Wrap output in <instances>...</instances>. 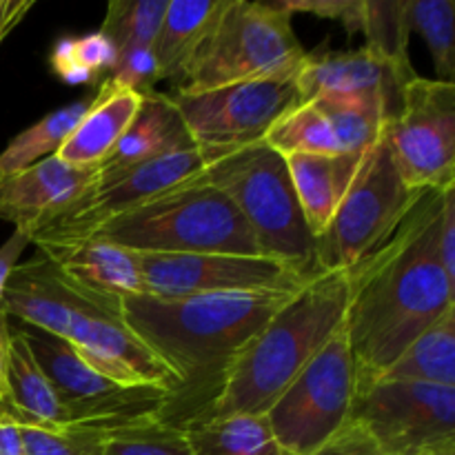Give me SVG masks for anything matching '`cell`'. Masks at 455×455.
Instances as JSON below:
<instances>
[{
    "label": "cell",
    "mask_w": 455,
    "mask_h": 455,
    "mask_svg": "<svg viewBox=\"0 0 455 455\" xmlns=\"http://www.w3.org/2000/svg\"><path fill=\"white\" fill-rule=\"evenodd\" d=\"M404 455H455V440L429 444V447H420V449H416V451H409Z\"/></svg>",
    "instance_id": "obj_43"
},
{
    "label": "cell",
    "mask_w": 455,
    "mask_h": 455,
    "mask_svg": "<svg viewBox=\"0 0 455 455\" xmlns=\"http://www.w3.org/2000/svg\"><path fill=\"white\" fill-rule=\"evenodd\" d=\"M196 147L173 105L172 96L149 92L142 96V105L127 132L109 156L98 164V173H114L132 169L136 164L167 156L172 151Z\"/></svg>",
    "instance_id": "obj_20"
},
{
    "label": "cell",
    "mask_w": 455,
    "mask_h": 455,
    "mask_svg": "<svg viewBox=\"0 0 455 455\" xmlns=\"http://www.w3.org/2000/svg\"><path fill=\"white\" fill-rule=\"evenodd\" d=\"M418 74L400 71L385 58L376 56L367 47L349 53H309L296 74L298 93L302 102L323 93H355L376 96L387 102L391 118L398 114L404 84Z\"/></svg>",
    "instance_id": "obj_17"
},
{
    "label": "cell",
    "mask_w": 455,
    "mask_h": 455,
    "mask_svg": "<svg viewBox=\"0 0 455 455\" xmlns=\"http://www.w3.org/2000/svg\"><path fill=\"white\" fill-rule=\"evenodd\" d=\"M74 58L84 71L92 74L93 84H100L114 69L118 53L102 31H93L83 38H74Z\"/></svg>",
    "instance_id": "obj_35"
},
{
    "label": "cell",
    "mask_w": 455,
    "mask_h": 455,
    "mask_svg": "<svg viewBox=\"0 0 455 455\" xmlns=\"http://www.w3.org/2000/svg\"><path fill=\"white\" fill-rule=\"evenodd\" d=\"M314 455H380V451L363 427L349 422L347 429H342L331 443L324 444Z\"/></svg>",
    "instance_id": "obj_37"
},
{
    "label": "cell",
    "mask_w": 455,
    "mask_h": 455,
    "mask_svg": "<svg viewBox=\"0 0 455 455\" xmlns=\"http://www.w3.org/2000/svg\"><path fill=\"white\" fill-rule=\"evenodd\" d=\"M98 87L100 89L96 98H92L89 109L56 154V158L71 167L98 169L118 145L142 105V93L120 87L111 80H102Z\"/></svg>",
    "instance_id": "obj_19"
},
{
    "label": "cell",
    "mask_w": 455,
    "mask_h": 455,
    "mask_svg": "<svg viewBox=\"0 0 455 455\" xmlns=\"http://www.w3.org/2000/svg\"><path fill=\"white\" fill-rule=\"evenodd\" d=\"M296 74L249 80L203 93H173L172 100L204 160L265 140L267 132L302 105ZM207 164V163H204Z\"/></svg>",
    "instance_id": "obj_9"
},
{
    "label": "cell",
    "mask_w": 455,
    "mask_h": 455,
    "mask_svg": "<svg viewBox=\"0 0 455 455\" xmlns=\"http://www.w3.org/2000/svg\"><path fill=\"white\" fill-rule=\"evenodd\" d=\"M309 53L278 3L225 0L176 93H203L300 69Z\"/></svg>",
    "instance_id": "obj_6"
},
{
    "label": "cell",
    "mask_w": 455,
    "mask_h": 455,
    "mask_svg": "<svg viewBox=\"0 0 455 455\" xmlns=\"http://www.w3.org/2000/svg\"><path fill=\"white\" fill-rule=\"evenodd\" d=\"M0 455H25L20 422L9 411L7 403H0Z\"/></svg>",
    "instance_id": "obj_40"
},
{
    "label": "cell",
    "mask_w": 455,
    "mask_h": 455,
    "mask_svg": "<svg viewBox=\"0 0 455 455\" xmlns=\"http://www.w3.org/2000/svg\"><path fill=\"white\" fill-rule=\"evenodd\" d=\"M438 258L444 274L455 283V187L443 191V212H440Z\"/></svg>",
    "instance_id": "obj_36"
},
{
    "label": "cell",
    "mask_w": 455,
    "mask_h": 455,
    "mask_svg": "<svg viewBox=\"0 0 455 455\" xmlns=\"http://www.w3.org/2000/svg\"><path fill=\"white\" fill-rule=\"evenodd\" d=\"M355 395V363L342 324L275 400L267 420L284 451L314 455L349 427Z\"/></svg>",
    "instance_id": "obj_7"
},
{
    "label": "cell",
    "mask_w": 455,
    "mask_h": 455,
    "mask_svg": "<svg viewBox=\"0 0 455 455\" xmlns=\"http://www.w3.org/2000/svg\"><path fill=\"white\" fill-rule=\"evenodd\" d=\"M29 244V235L22 234V231H13L12 238L0 247V298H3L4 287H7L9 275H12L13 269L18 267V258L22 256V251H25Z\"/></svg>",
    "instance_id": "obj_39"
},
{
    "label": "cell",
    "mask_w": 455,
    "mask_h": 455,
    "mask_svg": "<svg viewBox=\"0 0 455 455\" xmlns=\"http://www.w3.org/2000/svg\"><path fill=\"white\" fill-rule=\"evenodd\" d=\"M385 140L404 185L413 191L455 187V84L416 78L403 89L400 109L385 124Z\"/></svg>",
    "instance_id": "obj_12"
},
{
    "label": "cell",
    "mask_w": 455,
    "mask_h": 455,
    "mask_svg": "<svg viewBox=\"0 0 455 455\" xmlns=\"http://www.w3.org/2000/svg\"><path fill=\"white\" fill-rule=\"evenodd\" d=\"M7 407L20 425L65 429L67 418L22 329L9 327Z\"/></svg>",
    "instance_id": "obj_22"
},
{
    "label": "cell",
    "mask_w": 455,
    "mask_h": 455,
    "mask_svg": "<svg viewBox=\"0 0 455 455\" xmlns=\"http://www.w3.org/2000/svg\"><path fill=\"white\" fill-rule=\"evenodd\" d=\"M204 156L198 147L172 151L167 156L114 173H98L74 203L58 212L47 225L31 235L36 247H65L84 243L100 225L147 200L163 196L203 173Z\"/></svg>",
    "instance_id": "obj_10"
},
{
    "label": "cell",
    "mask_w": 455,
    "mask_h": 455,
    "mask_svg": "<svg viewBox=\"0 0 455 455\" xmlns=\"http://www.w3.org/2000/svg\"><path fill=\"white\" fill-rule=\"evenodd\" d=\"M347 302V271H320L302 284L240 351L209 420L267 416L293 378L345 324Z\"/></svg>",
    "instance_id": "obj_3"
},
{
    "label": "cell",
    "mask_w": 455,
    "mask_h": 455,
    "mask_svg": "<svg viewBox=\"0 0 455 455\" xmlns=\"http://www.w3.org/2000/svg\"><path fill=\"white\" fill-rule=\"evenodd\" d=\"M96 176V169H80L60 158L40 160L34 167L0 178V220L31 235L58 212L74 203Z\"/></svg>",
    "instance_id": "obj_16"
},
{
    "label": "cell",
    "mask_w": 455,
    "mask_h": 455,
    "mask_svg": "<svg viewBox=\"0 0 455 455\" xmlns=\"http://www.w3.org/2000/svg\"><path fill=\"white\" fill-rule=\"evenodd\" d=\"M7 345H9V323L7 315L0 311V403H7Z\"/></svg>",
    "instance_id": "obj_42"
},
{
    "label": "cell",
    "mask_w": 455,
    "mask_h": 455,
    "mask_svg": "<svg viewBox=\"0 0 455 455\" xmlns=\"http://www.w3.org/2000/svg\"><path fill=\"white\" fill-rule=\"evenodd\" d=\"M380 455H385V453H380Z\"/></svg>",
    "instance_id": "obj_44"
},
{
    "label": "cell",
    "mask_w": 455,
    "mask_h": 455,
    "mask_svg": "<svg viewBox=\"0 0 455 455\" xmlns=\"http://www.w3.org/2000/svg\"><path fill=\"white\" fill-rule=\"evenodd\" d=\"M20 435L25 455H98L96 447L80 431L20 425Z\"/></svg>",
    "instance_id": "obj_33"
},
{
    "label": "cell",
    "mask_w": 455,
    "mask_h": 455,
    "mask_svg": "<svg viewBox=\"0 0 455 455\" xmlns=\"http://www.w3.org/2000/svg\"><path fill=\"white\" fill-rule=\"evenodd\" d=\"M71 431L87 435L98 455H196L185 429H178L160 418H142L109 429Z\"/></svg>",
    "instance_id": "obj_28"
},
{
    "label": "cell",
    "mask_w": 455,
    "mask_h": 455,
    "mask_svg": "<svg viewBox=\"0 0 455 455\" xmlns=\"http://www.w3.org/2000/svg\"><path fill=\"white\" fill-rule=\"evenodd\" d=\"M225 0H169L154 44L160 80L180 83Z\"/></svg>",
    "instance_id": "obj_23"
},
{
    "label": "cell",
    "mask_w": 455,
    "mask_h": 455,
    "mask_svg": "<svg viewBox=\"0 0 455 455\" xmlns=\"http://www.w3.org/2000/svg\"><path fill=\"white\" fill-rule=\"evenodd\" d=\"M89 105H92V98L71 102V105L52 111L36 124L27 127L22 133H18L9 142L7 149L0 154V178L25 172V169L38 164L40 160L56 156L62 142L69 138L84 111L89 109Z\"/></svg>",
    "instance_id": "obj_27"
},
{
    "label": "cell",
    "mask_w": 455,
    "mask_h": 455,
    "mask_svg": "<svg viewBox=\"0 0 455 455\" xmlns=\"http://www.w3.org/2000/svg\"><path fill=\"white\" fill-rule=\"evenodd\" d=\"M145 296L176 298L209 293L300 289L311 278L287 262L235 253H136Z\"/></svg>",
    "instance_id": "obj_14"
},
{
    "label": "cell",
    "mask_w": 455,
    "mask_h": 455,
    "mask_svg": "<svg viewBox=\"0 0 455 455\" xmlns=\"http://www.w3.org/2000/svg\"><path fill=\"white\" fill-rule=\"evenodd\" d=\"M169 0H111L100 31L116 53L127 49H154Z\"/></svg>",
    "instance_id": "obj_31"
},
{
    "label": "cell",
    "mask_w": 455,
    "mask_h": 455,
    "mask_svg": "<svg viewBox=\"0 0 455 455\" xmlns=\"http://www.w3.org/2000/svg\"><path fill=\"white\" fill-rule=\"evenodd\" d=\"M425 191H413L400 178L385 133L363 156L331 225L315 240L320 271H349L385 243Z\"/></svg>",
    "instance_id": "obj_8"
},
{
    "label": "cell",
    "mask_w": 455,
    "mask_h": 455,
    "mask_svg": "<svg viewBox=\"0 0 455 455\" xmlns=\"http://www.w3.org/2000/svg\"><path fill=\"white\" fill-rule=\"evenodd\" d=\"M331 124L342 154H367L385 132L391 111L382 98L355 93H323L311 98Z\"/></svg>",
    "instance_id": "obj_24"
},
{
    "label": "cell",
    "mask_w": 455,
    "mask_h": 455,
    "mask_svg": "<svg viewBox=\"0 0 455 455\" xmlns=\"http://www.w3.org/2000/svg\"><path fill=\"white\" fill-rule=\"evenodd\" d=\"M364 156V154H363ZM358 154L284 156L298 203L315 240L327 231L360 167Z\"/></svg>",
    "instance_id": "obj_21"
},
{
    "label": "cell",
    "mask_w": 455,
    "mask_h": 455,
    "mask_svg": "<svg viewBox=\"0 0 455 455\" xmlns=\"http://www.w3.org/2000/svg\"><path fill=\"white\" fill-rule=\"evenodd\" d=\"M105 80L120 84L124 89H132L136 93L154 92V84L158 83V62H156L154 49H127L120 52L116 58V65Z\"/></svg>",
    "instance_id": "obj_34"
},
{
    "label": "cell",
    "mask_w": 455,
    "mask_h": 455,
    "mask_svg": "<svg viewBox=\"0 0 455 455\" xmlns=\"http://www.w3.org/2000/svg\"><path fill=\"white\" fill-rule=\"evenodd\" d=\"M267 147L278 151L280 156L293 154H318L336 156L342 154L331 124L324 118L315 102H302L283 116L265 136Z\"/></svg>",
    "instance_id": "obj_29"
},
{
    "label": "cell",
    "mask_w": 455,
    "mask_h": 455,
    "mask_svg": "<svg viewBox=\"0 0 455 455\" xmlns=\"http://www.w3.org/2000/svg\"><path fill=\"white\" fill-rule=\"evenodd\" d=\"M49 65H52L53 74L60 80L69 84H93V78L89 71L76 62L74 58V38H60L52 49L49 56Z\"/></svg>",
    "instance_id": "obj_38"
},
{
    "label": "cell",
    "mask_w": 455,
    "mask_h": 455,
    "mask_svg": "<svg viewBox=\"0 0 455 455\" xmlns=\"http://www.w3.org/2000/svg\"><path fill=\"white\" fill-rule=\"evenodd\" d=\"M40 369L65 411V429H109L142 418H160L167 404L163 387H124L93 371L60 338L22 329Z\"/></svg>",
    "instance_id": "obj_11"
},
{
    "label": "cell",
    "mask_w": 455,
    "mask_h": 455,
    "mask_svg": "<svg viewBox=\"0 0 455 455\" xmlns=\"http://www.w3.org/2000/svg\"><path fill=\"white\" fill-rule=\"evenodd\" d=\"M409 29L429 47L440 83L455 84V3L453 0H404Z\"/></svg>",
    "instance_id": "obj_30"
},
{
    "label": "cell",
    "mask_w": 455,
    "mask_h": 455,
    "mask_svg": "<svg viewBox=\"0 0 455 455\" xmlns=\"http://www.w3.org/2000/svg\"><path fill=\"white\" fill-rule=\"evenodd\" d=\"M34 7L31 0H0V43L13 31V27Z\"/></svg>",
    "instance_id": "obj_41"
},
{
    "label": "cell",
    "mask_w": 455,
    "mask_h": 455,
    "mask_svg": "<svg viewBox=\"0 0 455 455\" xmlns=\"http://www.w3.org/2000/svg\"><path fill=\"white\" fill-rule=\"evenodd\" d=\"M296 291L262 289L176 300L124 296L120 300L124 324L176 378L160 420L178 429L209 420L240 351Z\"/></svg>",
    "instance_id": "obj_2"
},
{
    "label": "cell",
    "mask_w": 455,
    "mask_h": 455,
    "mask_svg": "<svg viewBox=\"0 0 455 455\" xmlns=\"http://www.w3.org/2000/svg\"><path fill=\"white\" fill-rule=\"evenodd\" d=\"M38 253L80 291L102 300H123L124 296H145L138 256L129 249L84 240L65 247H38Z\"/></svg>",
    "instance_id": "obj_18"
},
{
    "label": "cell",
    "mask_w": 455,
    "mask_h": 455,
    "mask_svg": "<svg viewBox=\"0 0 455 455\" xmlns=\"http://www.w3.org/2000/svg\"><path fill=\"white\" fill-rule=\"evenodd\" d=\"M351 422L363 427L385 455L455 440V387L376 380L355 395Z\"/></svg>",
    "instance_id": "obj_13"
},
{
    "label": "cell",
    "mask_w": 455,
    "mask_h": 455,
    "mask_svg": "<svg viewBox=\"0 0 455 455\" xmlns=\"http://www.w3.org/2000/svg\"><path fill=\"white\" fill-rule=\"evenodd\" d=\"M200 178L229 196L256 235L262 256L287 262L307 278L320 274L315 238L302 216L284 156L256 142L207 160Z\"/></svg>",
    "instance_id": "obj_5"
},
{
    "label": "cell",
    "mask_w": 455,
    "mask_h": 455,
    "mask_svg": "<svg viewBox=\"0 0 455 455\" xmlns=\"http://www.w3.org/2000/svg\"><path fill=\"white\" fill-rule=\"evenodd\" d=\"M360 31L367 34V49L376 56L385 58L400 71H413L409 62V22L404 0L395 3H378L363 0L360 13Z\"/></svg>",
    "instance_id": "obj_32"
},
{
    "label": "cell",
    "mask_w": 455,
    "mask_h": 455,
    "mask_svg": "<svg viewBox=\"0 0 455 455\" xmlns=\"http://www.w3.org/2000/svg\"><path fill=\"white\" fill-rule=\"evenodd\" d=\"M87 240H102L133 253L262 256L256 235L229 196L200 176L111 218Z\"/></svg>",
    "instance_id": "obj_4"
},
{
    "label": "cell",
    "mask_w": 455,
    "mask_h": 455,
    "mask_svg": "<svg viewBox=\"0 0 455 455\" xmlns=\"http://www.w3.org/2000/svg\"><path fill=\"white\" fill-rule=\"evenodd\" d=\"M196 455H291L275 440L267 416H225L185 429Z\"/></svg>",
    "instance_id": "obj_26"
},
{
    "label": "cell",
    "mask_w": 455,
    "mask_h": 455,
    "mask_svg": "<svg viewBox=\"0 0 455 455\" xmlns=\"http://www.w3.org/2000/svg\"><path fill=\"white\" fill-rule=\"evenodd\" d=\"M69 283V280H67ZM71 284V283H69ZM74 287V284H71ZM65 342L93 369L124 387H176L167 364L124 324L120 300H102L80 291Z\"/></svg>",
    "instance_id": "obj_15"
},
{
    "label": "cell",
    "mask_w": 455,
    "mask_h": 455,
    "mask_svg": "<svg viewBox=\"0 0 455 455\" xmlns=\"http://www.w3.org/2000/svg\"><path fill=\"white\" fill-rule=\"evenodd\" d=\"M443 194L425 191L400 225L347 271V336L358 391L380 380L418 336L455 309V283L438 258Z\"/></svg>",
    "instance_id": "obj_1"
},
{
    "label": "cell",
    "mask_w": 455,
    "mask_h": 455,
    "mask_svg": "<svg viewBox=\"0 0 455 455\" xmlns=\"http://www.w3.org/2000/svg\"><path fill=\"white\" fill-rule=\"evenodd\" d=\"M380 380H416L455 387V309L418 336Z\"/></svg>",
    "instance_id": "obj_25"
}]
</instances>
